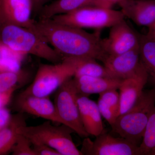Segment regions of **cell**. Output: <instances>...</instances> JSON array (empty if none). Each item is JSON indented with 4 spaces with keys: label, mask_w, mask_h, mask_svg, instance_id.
<instances>
[{
    "label": "cell",
    "mask_w": 155,
    "mask_h": 155,
    "mask_svg": "<svg viewBox=\"0 0 155 155\" xmlns=\"http://www.w3.org/2000/svg\"><path fill=\"white\" fill-rule=\"evenodd\" d=\"M139 150L140 155H155V106L147 123Z\"/></svg>",
    "instance_id": "obj_21"
},
{
    "label": "cell",
    "mask_w": 155,
    "mask_h": 155,
    "mask_svg": "<svg viewBox=\"0 0 155 155\" xmlns=\"http://www.w3.org/2000/svg\"><path fill=\"white\" fill-rule=\"evenodd\" d=\"M117 89H111L100 94L99 98L114 110L119 116L120 99Z\"/></svg>",
    "instance_id": "obj_24"
},
{
    "label": "cell",
    "mask_w": 155,
    "mask_h": 155,
    "mask_svg": "<svg viewBox=\"0 0 155 155\" xmlns=\"http://www.w3.org/2000/svg\"><path fill=\"white\" fill-rule=\"evenodd\" d=\"M64 58H89L103 62L108 56L100 32L90 33L82 28L61 24L51 19H39L33 28Z\"/></svg>",
    "instance_id": "obj_1"
},
{
    "label": "cell",
    "mask_w": 155,
    "mask_h": 155,
    "mask_svg": "<svg viewBox=\"0 0 155 155\" xmlns=\"http://www.w3.org/2000/svg\"><path fill=\"white\" fill-rule=\"evenodd\" d=\"M125 18L121 11L110 8L86 6L68 14L54 16L51 19L61 24L82 29H101L112 27Z\"/></svg>",
    "instance_id": "obj_5"
},
{
    "label": "cell",
    "mask_w": 155,
    "mask_h": 155,
    "mask_svg": "<svg viewBox=\"0 0 155 155\" xmlns=\"http://www.w3.org/2000/svg\"><path fill=\"white\" fill-rule=\"evenodd\" d=\"M86 6L103 7V4L101 0H57L44 8L40 19H51Z\"/></svg>",
    "instance_id": "obj_17"
},
{
    "label": "cell",
    "mask_w": 155,
    "mask_h": 155,
    "mask_svg": "<svg viewBox=\"0 0 155 155\" xmlns=\"http://www.w3.org/2000/svg\"><path fill=\"white\" fill-rule=\"evenodd\" d=\"M26 125L23 113L12 116L11 120L5 127L0 130V155L6 154L11 151L19 135L18 129Z\"/></svg>",
    "instance_id": "obj_18"
},
{
    "label": "cell",
    "mask_w": 155,
    "mask_h": 155,
    "mask_svg": "<svg viewBox=\"0 0 155 155\" xmlns=\"http://www.w3.org/2000/svg\"><path fill=\"white\" fill-rule=\"evenodd\" d=\"M140 57L147 75V82L155 87V40L140 35Z\"/></svg>",
    "instance_id": "obj_19"
},
{
    "label": "cell",
    "mask_w": 155,
    "mask_h": 155,
    "mask_svg": "<svg viewBox=\"0 0 155 155\" xmlns=\"http://www.w3.org/2000/svg\"><path fill=\"white\" fill-rule=\"evenodd\" d=\"M147 82V75L122 81L118 89L120 99L119 116L125 114L133 107L141 95Z\"/></svg>",
    "instance_id": "obj_15"
},
{
    "label": "cell",
    "mask_w": 155,
    "mask_h": 155,
    "mask_svg": "<svg viewBox=\"0 0 155 155\" xmlns=\"http://www.w3.org/2000/svg\"><path fill=\"white\" fill-rule=\"evenodd\" d=\"M56 91L54 104L63 124L70 127L81 137H87L88 134L81 119L77 101L79 93L73 78L67 81Z\"/></svg>",
    "instance_id": "obj_7"
},
{
    "label": "cell",
    "mask_w": 155,
    "mask_h": 155,
    "mask_svg": "<svg viewBox=\"0 0 155 155\" xmlns=\"http://www.w3.org/2000/svg\"><path fill=\"white\" fill-rule=\"evenodd\" d=\"M27 73L21 70L17 72L0 73V92L14 87H19L27 79Z\"/></svg>",
    "instance_id": "obj_22"
},
{
    "label": "cell",
    "mask_w": 155,
    "mask_h": 155,
    "mask_svg": "<svg viewBox=\"0 0 155 155\" xmlns=\"http://www.w3.org/2000/svg\"><path fill=\"white\" fill-rule=\"evenodd\" d=\"M29 139L25 136L19 134L16 143L11 151L14 155H36Z\"/></svg>",
    "instance_id": "obj_23"
},
{
    "label": "cell",
    "mask_w": 155,
    "mask_h": 155,
    "mask_svg": "<svg viewBox=\"0 0 155 155\" xmlns=\"http://www.w3.org/2000/svg\"><path fill=\"white\" fill-rule=\"evenodd\" d=\"M79 94L88 96L111 89H118L123 80L110 77L83 76L74 77Z\"/></svg>",
    "instance_id": "obj_16"
},
{
    "label": "cell",
    "mask_w": 155,
    "mask_h": 155,
    "mask_svg": "<svg viewBox=\"0 0 155 155\" xmlns=\"http://www.w3.org/2000/svg\"><path fill=\"white\" fill-rule=\"evenodd\" d=\"M108 7L110 8H112V6L116 4H119L125 0H103Z\"/></svg>",
    "instance_id": "obj_31"
},
{
    "label": "cell",
    "mask_w": 155,
    "mask_h": 155,
    "mask_svg": "<svg viewBox=\"0 0 155 155\" xmlns=\"http://www.w3.org/2000/svg\"><path fill=\"white\" fill-rule=\"evenodd\" d=\"M77 101L81 122L88 135L96 137L104 132L97 104L87 96L80 94H78Z\"/></svg>",
    "instance_id": "obj_14"
},
{
    "label": "cell",
    "mask_w": 155,
    "mask_h": 155,
    "mask_svg": "<svg viewBox=\"0 0 155 155\" xmlns=\"http://www.w3.org/2000/svg\"><path fill=\"white\" fill-rule=\"evenodd\" d=\"M14 106L19 113H27L63 124L58 116L54 103L48 97H41L19 94L14 102Z\"/></svg>",
    "instance_id": "obj_12"
},
{
    "label": "cell",
    "mask_w": 155,
    "mask_h": 155,
    "mask_svg": "<svg viewBox=\"0 0 155 155\" xmlns=\"http://www.w3.org/2000/svg\"><path fill=\"white\" fill-rule=\"evenodd\" d=\"M97 105L102 116L107 121L111 126L118 118L117 114L99 98L98 101Z\"/></svg>",
    "instance_id": "obj_26"
},
{
    "label": "cell",
    "mask_w": 155,
    "mask_h": 155,
    "mask_svg": "<svg viewBox=\"0 0 155 155\" xmlns=\"http://www.w3.org/2000/svg\"><path fill=\"white\" fill-rule=\"evenodd\" d=\"M19 87H14L5 91L0 92V110L5 108L11 101L14 92Z\"/></svg>",
    "instance_id": "obj_28"
},
{
    "label": "cell",
    "mask_w": 155,
    "mask_h": 155,
    "mask_svg": "<svg viewBox=\"0 0 155 155\" xmlns=\"http://www.w3.org/2000/svg\"><path fill=\"white\" fill-rule=\"evenodd\" d=\"M11 117V112L7 108L0 110V130L8 125Z\"/></svg>",
    "instance_id": "obj_29"
},
{
    "label": "cell",
    "mask_w": 155,
    "mask_h": 155,
    "mask_svg": "<svg viewBox=\"0 0 155 155\" xmlns=\"http://www.w3.org/2000/svg\"><path fill=\"white\" fill-rule=\"evenodd\" d=\"M33 0H0V24H12L32 28Z\"/></svg>",
    "instance_id": "obj_11"
},
{
    "label": "cell",
    "mask_w": 155,
    "mask_h": 155,
    "mask_svg": "<svg viewBox=\"0 0 155 155\" xmlns=\"http://www.w3.org/2000/svg\"><path fill=\"white\" fill-rule=\"evenodd\" d=\"M81 152L87 155H140L139 146L123 137H115L105 131L94 141L85 137Z\"/></svg>",
    "instance_id": "obj_8"
},
{
    "label": "cell",
    "mask_w": 155,
    "mask_h": 155,
    "mask_svg": "<svg viewBox=\"0 0 155 155\" xmlns=\"http://www.w3.org/2000/svg\"><path fill=\"white\" fill-rule=\"evenodd\" d=\"M109 36L102 39L103 47L108 55H114L139 48L140 34L125 19L110 27Z\"/></svg>",
    "instance_id": "obj_10"
},
{
    "label": "cell",
    "mask_w": 155,
    "mask_h": 155,
    "mask_svg": "<svg viewBox=\"0 0 155 155\" xmlns=\"http://www.w3.org/2000/svg\"><path fill=\"white\" fill-rule=\"evenodd\" d=\"M34 5H38L39 4L44 1V0H33Z\"/></svg>",
    "instance_id": "obj_32"
},
{
    "label": "cell",
    "mask_w": 155,
    "mask_h": 155,
    "mask_svg": "<svg viewBox=\"0 0 155 155\" xmlns=\"http://www.w3.org/2000/svg\"><path fill=\"white\" fill-rule=\"evenodd\" d=\"M119 5L125 17L137 25L149 27L155 22V0H125Z\"/></svg>",
    "instance_id": "obj_13"
},
{
    "label": "cell",
    "mask_w": 155,
    "mask_h": 155,
    "mask_svg": "<svg viewBox=\"0 0 155 155\" xmlns=\"http://www.w3.org/2000/svg\"><path fill=\"white\" fill-rule=\"evenodd\" d=\"M110 77L124 80L147 75L140 61L139 48L118 55H108L103 61Z\"/></svg>",
    "instance_id": "obj_9"
},
{
    "label": "cell",
    "mask_w": 155,
    "mask_h": 155,
    "mask_svg": "<svg viewBox=\"0 0 155 155\" xmlns=\"http://www.w3.org/2000/svg\"><path fill=\"white\" fill-rule=\"evenodd\" d=\"M1 57H2V56H1V49H0V58H1Z\"/></svg>",
    "instance_id": "obj_33"
},
{
    "label": "cell",
    "mask_w": 155,
    "mask_h": 155,
    "mask_svg": "<svg viewBox=\"0 0 155 155\" xmlns=\"http://www.w3.org/2000/svg\"><path fill=\"white\" fill-rule=\"evenodd\" d=\"M36 155H61L55 150L46 145L38 143H31Z\"/></svg>",
    "instance_id": "obj_27"
},
{
    "label": "cell",
    "mask_w": 155,
    "mask_h": 155,
    "mask_svg": "<svg viewBox=\"0 0 155 155\" xmlns=\"http://www.w3.org/2000/svg\"><path fill=\"white\" fill-rule=\"evenodd\" d=\"M0 43L23 55H32L53 64L62 61L61 56L33 28L0 24Z\"/></svg>",
    "instance_id": "obj_2"
},
{
    "label": "cell",
    "mask_w": 155,
    "mask_h": 155,
    "mask_svg": "<svg viewBox=\"0 0 155 155\" xmlns=\"http://www.w3.org/2000/svg\"><path fill=\"white\" fill-rule=\"evenodd\" d=\"M74 131L67 125H52L50 121L36 126H20L18 133L29 139L31 143H41L55 150L61 155H82L72 139Z\"/></svg>",
    "instance_id": "obj_4"
},
{
    "label": "cell",
    "mask_w": 155,
    "mask_h": 155,
    "mask_svg": "<svg viewBox=\"0 0 155 155\" xmlns=\"http://www.w3.org/2000/svg\"><path fill=\"white\" fill-rule=\"evenodd\" d=\"M148 28V30L146 35L150 38L155 40V22Z\"/></svg>",
    "instance_id": "obj_30"
},
{
    "label": "cell",
    "mask_w": 155,
    "mask_h": 155,
    "mask_svg": "<svg viewBox=\"0 0 155 155\" xmlns=\"http://www.w3.org/2000/svg\"><path fill=\"white\" fill-rule=\"evenodd\" d=\"M20 61L12 58H0V73L8 72H17L20 69Z\"/></svg>",
    "instance_id": "obj_25"
},
{
    "label": "cell",
    "mask_w": 155,
    "mask_h": 155,
    "mask_svg": "<svg viewBox=\"0 0 155 155\" xmlns=\"http://www.w3.org/2000/svg\"><path fill=\"white\" fill-rule=\"evenodd\" d=\"M64 59H67L74 66V77L86 75L94 77H110L104 66L98 64L97 60L94 58H77Z\"/></svg>",
    "instance_id": "obj_20"
},
{
    "label": "cell",
    "mask_w": 155,
    "mask_h": 155,
    "mask_svg": "<svg viewBox=\"0 0 155 155\" xmlns=\"http://www.w3.org/2000/svg\"><path fill=\"white\" fill-rule=\"evenodd\" d=\"M75 68L67 59L54 64H41L32 83L20 93L24 95L49 97L67 81L74 77Z\"/></svg>",
    "instance_id": "obj_6"
},
{
    "label": "cell",
    "mask_w": 155,
    "mask_h": 155,
    "mask_svg": "<svg viewBox=\"0 0 155 155\" xmlns=\"http://www.w3.org/2000/svg\"><path fill=\"white\" fill-rule=\"evenodd\" d=\"M155 106V87L143 91L130 110L118 116L112 130L139 146L150 116Z\"/></svg>",
    "instance_id": "obj_3"
}]
</instances>
